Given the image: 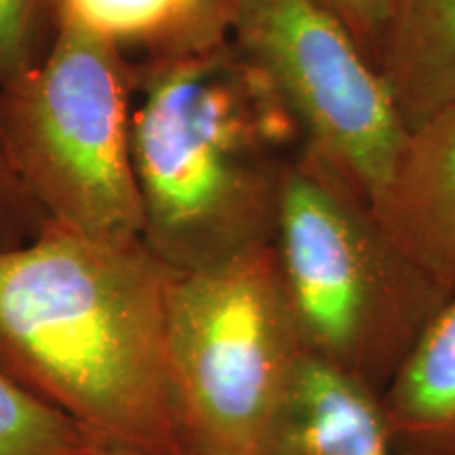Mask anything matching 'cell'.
<instances>
[{"instance_id":"11","label":"cell","mask_w":455,"mask_h":455,"mask_svg":"<svg viewBox=\"0 0 455 455\" xmlns=\"http://www.w3.org/2000/svg\"><path fill=\"white\" fill-rule=\"evenodd\" d=\"M60 17L95 36L148 47L158 57L196 53L230 38L232 17L215 0H57Z\"/></svg>"},{"instance_id":"7","label":"cell","mask_w":455,"mask_h":455,"mask_svg":"<svg viewBox=\"0 0 455 455\" xmlns=\"http://www.w3.org/2000/svg\"><path fill=\"white\" fill-rule=\"evenodd\" d=\"M371 209L396 247L455 293V104L407 133Z\"/></svg>"},{"instance_id":"6","label":"cell","mask_w":455,"mask_h":455,"mask_svg":"<svg viewBox=\"0 0 455 455\" xmlns=\"http://www.w3.org/2000/svg\"><path fill=\"white\" fill-rule=\"evenodd\" d=\"M230 41L281 95L304 146L373 204L407 131L348 28L316 0H236Z\"/></svg>"},{"instance_id":"14","label":"cell","mask_w":455,"mask_h":455,"mask_svg":"<svg viewBox=\"0 0 455 455\" xmlns=\"http://www.w3.org/2000/svg\"><path fill=\"white\" fill-rule=\"evenodd\" d=\"M348 28L363 51L378 66V51L392 0H316Z\"/></svg>"},{"instance_id":"2","label":"cell","mask_w":455,"mask_h":455,"mask_svg":"<svg viewBox=\"0 0 455 455\" xmlns=\"http://www.w3.org/2000/svg\"><path fill=\"white\" fill-rule=\"evenodd\" d=\"M301 148L287 104L230 38L152 60L131 110L144 247L192 272L272 243Z\"/></svg>"},{"instance_id":"4","label":"cell","mask_w":455,"mask_h":455,"mask_svg":"<svg viewBox=\"0 0 455 455\" xmlns=\"http://www.w3.org/2000/svg\"><path fill=\"white\" fill-rule=\"evenodd\" d=\"M167 356L186 455H259L306 358L275 244L173 272Z\"/></svg>"},{"instance_id":"9","label":"cell","mask_w":455,"mask_h":455,"mask_svg":"<svg viewBox=\"0 0 455 455\" xmlns=\"http://www.w3.org/2000/svg\"><path fill=\"white\" fill-rule=\"evenodd\" d=\"M378 70L411 133L455 104V0H392Z\"/></svg>"},{"instance_id":"1","label":"cell","mask_w":455,"mask_h":455,"mask_svg":"<svg viewBox=\"0 0 455 455\" xmlns=\"http://www.w3.org/2000/svg\"><path fill=\"white\" fill-rule=\"evenodd\" d=\"M173 270L44 221L0 249V369L104 455H186L167 356Z\"/></svg>"},{"instance_id":"5","label":"cell","mask_w":455,"mask_h":455,"mask_svg":"<svg viewBox=\"0 0 455 455\" xmlns=\"http://www.w3.org/2000/svg\"><path fill=\"white\" fill-rule=\"evenodd\" d=\"M0 135L47 221L91 241L141 243L121 49L60 17L44 60L4 87Z\"/></svg>"},{"instance_id":"12","label":"cell","mask_w":455,"mask_h":455,"mask_svg":"<svg viewBox=\"0 0 455 455\" xmlns=\"http://www.w3.org/2000/svg\"><path fill=\"white\" fill-rule=\"evenodd\" d=\"M0 455H104L81 426L0 369Z\"/></svg>"},{"instance_id":"8","label":"cell","mask_w":455,"mask_h":455,"mask_svg":"<svg viewBox=\"0 0 455 455\" xmlns=\"http://www.w3.org/2000/svg\"><path fill=\"white\" fill-rule=\"evenodd\" d=\"M259 455H395L382 395L306 355Z\"/></svg>"},{"instance_id":"16","label":"cell","mask_w":455,"mask_h":455,"mask_svg":"<svg viewBox=\"0 0 455 455\" xmlns=\"http://www.w3.org/2000/svg\"><path fill=\"white\" fill-rule=\"evenodd\" d=\"M215 3H218L220 7L226 11L228 15H230V17H235V3H236V0H215Z\"/></svg>"},{"instance_id":"3","label":"cell","mask_w":455,"mask_h":455,"mask_svg":"<svg viewBox=\"0 0 455 455\" xmlns=\"http://www.w3.org/2000/svg\"><path fill=\"white\" fill-rule=\"evenodd\" d=\"M275 251L306 355L382 392L451 291L396 247L344 175L301 148Z\"/></svg>"},{"instance_id":"10","label":"cell","mask_w":455,"mask_h":455,"mask_svg":"<svg viewBox=\"0 0 455 455\" xmlns=\"http://www.w3.org/2000/svg\"><path fill=\"white\" fill-rule=\"evenodd\" d=\"M379 395L395 455H455V293Z\"/></svg>"},{"instance_id":"15","label":"cell","mask_w":455,"mask_h":455,"mask_svg":"<svg viewBox=\"0 0 455 455\" xmlns=\"http://www.w3.org/2000/svg\"><path fill=\"white\" fill-rule=\"evenodd\" d=\"M28 192L17 178L13 164L4 148L3 135H0V249L15 247L20 244V236L13 235L15 224L20 221V209ZM30 198V196H28Z\"/></svg>"},{"instance_id":"13","label":"cell","mask_w":455,"mask_h":455,"mask_svg":"<svg viewBox=\"0 0 455 455\" xmlns=\"http://www.w3.org/2000/svg\"><path fill=\"white\" fill-rule=\"evenodd\" d=\"M43 0H0V84L7 87L36 64Z\"/></svg>"}]
</instances>
